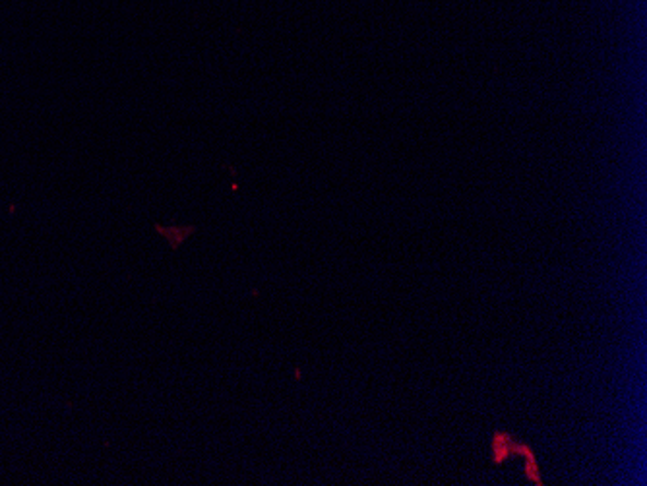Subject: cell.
I'll return each instance as SVG.
<instances>
[{
    "label": "cell",
    "instance_id": "obj_1",
    "mask_svg": "<svg viewBox=\"0 0 647 486\" xmlns=\"http://www.w3.org/2000/svg\"><path fill=\"white\" fill-rule=\"evenodd\" d=\"M516 438L510 433H494L491 440V458L494 465H502L510 458H516Z\"/></svg>",
    "mask_w": 647,
    "mask_h": 486
},
{
    "label": "cell",
    "instance_id": "obj_2",
    "mask_svg": "<svg viewBox=\"0 0 647 486\" xmlns=\"http://www.w3.org/2000/svg\"><path fill=\"white\" fill-rule=\"evenodd\" d=\"M157 231L171 243V248L177 251L181 246L182 241H187L196 229L194 227H181V229H164V227H157Z\"/></svg>",
    "mask_w": 647,
    "mask_h": 486
}]
</instances>
